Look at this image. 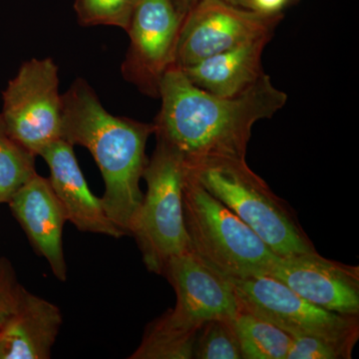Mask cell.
<instances>
[{"mask_svg":"<svg viewBox=\"0 0 359 359\" xmlns=\"http://www.w3.org/2000/svg\"><path fill=\"white\" fill-rule=\"evenodd\" d=\"M154 135L173 148L187 170L224 160H245L252 127L285 107L287 95L264 74L240 95L219 97L198 88L181 69L161 82Z\"/></svg>","mask_w":359,"mask_h":359,"instance_id":"1","label":"cell"},{"mask_svg":"<svg viewBox=\"0 0 359 359\" xmlns=\"http://www.w3.org/2000/svg\"><path fill=\"white\" fill-rule=\"evenodd\" d=\"M62 98V139L93 156L105 185L104 209L113 223L131 236L143 201L140 181L154 124L111 114L82 78L71 84Z\"/></svg>","mask_w":359,"mask_h":359,"instance_id":"2","label":"cell"},{"mask_svg":"<svg viewBox=\"0 0 359 359\" xmlns=\"http://www.w3.org/2000/svg\"><path fill=\"white\" fill-rule=\"evenodd\" d=\"M183 212L189 250L219 275L243 278L268 273L278 257L186 170Z\"/></svg>","mask_w":359,"mask_h":359,"instance_id":"3","label":"cell"},{"mask_svg":"<svg viewBox=\"0 0 359 359\" xmlns=\"http://www.w3.org/2000/svg\"><path fill=\"white\" fill-rule=\"evenodd\" d=\"M185 170L278 257L316 252L289 205L248 166L247 161H219Z\"/></svg>","mask_w":359,"mask_h":359,"instance_id":"4","label":"cell"},{"mask_svg":"<svg viewBox=\"0 0 359 359\" xmlns=\"http://www.w3.org/2000/svg\"><path fill=\"white\" fill-rule=\"evenodd\" d=\"M185 166L181 156L157 140L143 179L147 184L131 237L140 250L146 268L163 276L169 259L189 250L183 212Z\"/></svg>","mask_w":359,"mask_h":359,"instance_id":"5","label":"cell"},{"mask_svg":"<svg viewBox=\"0 0 359 359\" xmlns=\"http://www.w3.org/2000/svg\"><path fill=\"white\" fill-rule=\"evenodd\" d=\"M224 278L230 283L240 308L273 323L292 337H318L353 353L359 337L358 316L320 308L268 273Z\"/></svg>","mask_w":359,"mask_h":359,"instance_id":"6","label":"cell"},{"mask_svg":"<svg viewBox=\"0 0 359 359\" xmlns=\"http://www.w3.org/2000/svg\"><path fill=\"white\" fill-rule=\"evenodd\" d=\"M58 66L52 58H32L20 66L2 92L0 113L7 131L39 157L62 139L63 98Z\"/></svg>","mask_w":359,"mask_h":359,"instance_id":"7","label":"cell"},{"mask_svg":"<svg viewBox=\"0 0 359 359\" xmlns=\"http://www.w3.org/2000/svg\"><path fill=\"white\" fill-rule=\"evenodd\" d=\"M282 13H264L224 0H199L180 30L175 67L183 69L236 47L273 37Z\"/></svg>","mask_w":359,"mask_h":359,"instance_id":"8","label":"cell"},{"mask_svg":"<svg viewBox=\"0 0 359 359\" xmlns=\"http://www.w3.org/2000/svg\"><path fill=\"white\" fill-rule=\"evenodd\" d=\"M184 18L173 0H140L135 9L121 72L144 95L159 98L163 77L175 66Z\"/></svg>","mask_w":359,"mask_h":359,"instance_id":"9","label":"cell"},{"mask_svg":"<svg viewBox=\"0 0 359 359\" xmlns=\"http://www.w3.org/2000/svg\"><path fill=\"white\" fill-rule=\"evenodd\" d=\"M163 276L176 294L174 309L166 313L177 325L199 332L207 321L237 316L240 306L230 283L191 250L171 257Z\"/></svg>","mask_w":359,"mask_h":359,"instance_id":"10","label":"cell"},{"mask_svg":"<svg viewBox=\"0 0 359 359\" xmlns=\"http://www.w3.org/2000/svg\"><path fill=\"white\" fill-rule=\"evenodd\" d=\"M268 275L320 308L359 316V269L318 252L278 257Z\"/></svg>","mask_w":359,"mask_h":359,"instance_id":"11","label":"cell"},{"mask_svg":"<svg viewBox=\"0 0 359 359\" xmlns=\"http://www.w3.org/2000/svg\"><path fill=\"white\" fill-rule=\"evenodd\" d=\"M39 157L43 158L49 168V182L67 222L85 233L115 238L126 236L108 217L101 198L90 191L70 143L59 139L47 146Z\"/></svg>","mask_w":359,"mask_h":359,"instance_id":"12","label":"cell"},{"mask_svg":"<svg viewBox=\"0 0 359 359\" xmlns=\"http://www.w3.org/2000/svg\"><path fill=\"white\" fill-rule=\"evenodd\" d=\"M8 205L33 249L46 259L54 276L66 282L62 235L67 219L49 180L35 174L14 194Z\"/></svg>","mask_w":359,"mask_h":359,"instance_id":"13","label":"cell"},{"mask_svg":"<svg viewBox=\"0 0 359 359\" xmlns=\"http://www.w3.org/2000/svg\"><path fill=\"white\" fill-rule=\"evenodd\" d=\"M60 309L25 289L15 313L0 328V359H48L60 332Z\"/></svg>","mask_w":359,"mask_h":359,"instance_id":"14","label":"cell"},{"mask_svg":"<svg viewBox=\"0 0 359 359\" xmlns=\"http://www.w3.org/2000/svg\"><path fill=\"white\" fill-rule=\"evenodd\" d=\"M271 39L264 37L241 45L183 68L182 72L195 86L212 95H240L266 74L262 56Z\"/></svg>","mask_w":359,"mask_h":359,"instance_id":"15","label":"cell"},{"mask_svg":"<svg viewBox=\"0 0 359 359\" xmlns=\"http://www.w3.org/2000/svg\"><path fill=\"white\" fill-rule=\"evenodd\" d=\"M244 359H285L292 337L273 323L238 309L233 320Z\"/></svg>","mask_w":359,"mask_h":359,"instance_id":"16","label":"cell"},{"mask_svg":"<svg viewBox=\"0 0 359 359\" xmlns=\"http://www.w3.org/2000/svg\"><path fill=\"white\" fill-rule=\"evenodd\" d=\"M198 332L175 325L163 313L149 323L130 359H192Z\"/></svg>","mask_w":359,"mask_h":359,"instance_id":"17","label":"cell"},{"mask_svg":"<svg viewBox=\"0 0 359 359\" xmlns=\"http://www.w3.org/2000/svg\"><path fill=\"white\" fill-rule=\"evenodd\" d=\"M36 156L14 140L0 115V204H8L14 194L35 174Z\"/></svg>","mask_w":359,"mask_h":359,"instance_id":"18","label":"cell"},{"mask_svg":"<svg viewBox=\"0 0 359 359\" xmlns=\"http://www.w3.org/2000/svg\"><path fill=\"white\" fill-rule=\"evenodd\" d=\"M193 358L243 359L233 320L207 321L198 332Z\"/></svg>","mask_w":359,"mask_h":359,"instance_id":"19","label":"cell"},{"mask_svg":"<svg viewBox=\"0 0 359 359\" xmlns=\"http://www.w3.org/2000/svg\"><path fill=\"white\" fill-rule=\"evenodd\" d=\"M140 0H75L74 11L82 26H115L126 32Z\"/></svg>","mask_w":359,"mask_h":359,"instance_id":"20","label":"cell"},{"mask_svg":"<svg viewBox=\"0 0 359 359\" xmlns=\"http://www.w3.org/2000/svg\"><path fill=\"white\" fill-rule=\"evenodd\" d=\"M353 353L346 347L314 337H292L285 359H349Z\"/></svg>","mask_w":359,"mask_h":359,"instance_id":"21","label":"cell"},{"mask_svg":"<svg viewBox=\"0 0 359 359\" xmlns=\"http://www.w3.org/2000/svg\"><path fill=\"white\" fill-rule=\"evenodd\" d=\"M25 287L16 280L11 264L0 261V328L18 309Z\"/></svg>","mask_w":359,"mask_h":359,"instance_id":"22","label":"cell"},{"mask_svg":"<svg viewBox=\"0 0 359 359\" xmlns=\"http://www.w3.org/2000/svg\"><path fill=\"white\" fill-rule=\"evenodd\" d=\"M289 0H252L254 11L264 13H280Z\"/></svg>","mask_w":359,"mask_h":359,"instance_id":"23","label":"cell"},{"mask_svg":"<svg viewBox=\"0 0 359 359\" xmlns=\"http://www.w3.org/2000/svg\"><path fill=\"white\" fill-rule=\"evenodd\" d=\"M173 1L180 13L186 16V14L199 2V0H173Z\"/></svg>","mask_w":359,"mask_h":359,"instance_id":"24","label":"cell"},{"mask_svg":"<svg viewBox=\"0 0 359 359\" xmlns=\"http://www.w3.org/2000/svg\"><path fill=\"white\" fill-rule=\"evenodd\" d=\"M224 1L231 4V6L242 7V8L254 9L252 0H224Z\"/></svg>","mask_w":359,"mask_h":359,"instance_id":"25","label":"cell"},{"mask_svg":"<svg viewBox=\"0 0 359 359\" xmlns=\"http://www.w3.org/2000/svg\"><path fill=\"white\" fill-rule=\"evenodd\" d=\"M0 353H1V346H0Z\"/></svg>","mask_w":359,"mask_h":359,"instance_id":"26","label":"cell"}]
</instances>
